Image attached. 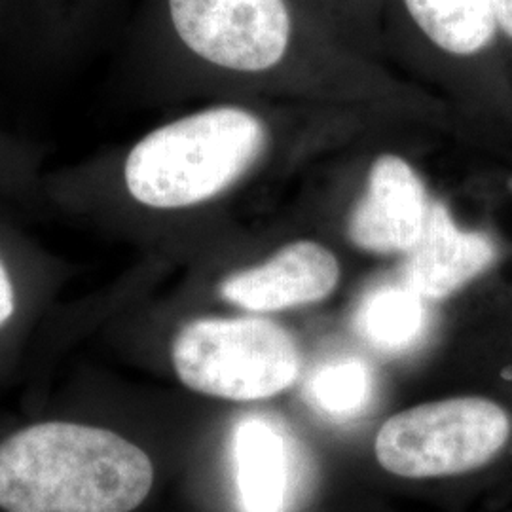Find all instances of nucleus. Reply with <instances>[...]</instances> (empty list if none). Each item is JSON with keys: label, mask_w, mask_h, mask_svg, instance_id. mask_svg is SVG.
Instances as JSON below:
<instances>
[{"label": "nucleus", "mask_w": 512, "mask_h": 512, "mask_svg": "<svg viewBox=\"0 0 512 512\" xmlns=\"http://www.w3.org/2000/svg\"><path fill=\"white\" fill-rule=\"evenodd\" d=\"M165 10L186 55L247 101L433 118L429 92L336 40L298 0H165Z\"/></svg>", "instance_id": "obj_1"}, {"label": "nucleus", "mask_w": 512, "mask_h": 512, "mask_svg": "<svg viewBox=\"0 0 512 512\" xmlns=\"http://www.w3.org/2000/svg\"><path fill=\"white\" fill-rule=\"evenodd\" d=\"M274 112L228 101L179 116L129 148L122 183L129 198L156 213L217 202L275 156Z\"/></svg>", "instance_id": "obj_2"}, {"label": "nucleus", "mask_w": 512, "mask_h": 512, "mask_svg": "<svg viewBox=\"0 0 512 512\" xmlns=\"http://www.w3.org/2000/svg\"><path fill=\"white\" fill-rule=\"evenodd\" d=\"M152 484L147 454L109 429L46 421L0 444L2 511L131 512Z\"/></svg>", "instance_id": "obj_3"}, {"label": "nucleus", "mask_w": 512, "mask_h": 512, "mask_svg": "<svg viewBox=\"0 0 512 512\" xmlns=\"http://www.w3.org/2000/svg\"><path fill=\"white\" fill-rule=\"evenodd\" d=\"M171 363L188 389L238 403L275 397L302 372L293 334L256 313L186 323L173 338Z\"/></svg>", "instance_id": "obj_4"}, {"label": "nucleus", "mask_w": 512, "mask_h": 512, "mask_svg": "<svg viewBox=\"0 0 512 512\" xmlns=\"http://www.w3.org/2000/svg\"><path fill=\"white\" fill-rule=\"evenodd\" d=\"M511 433V416L501 404L484 397H454L391 416L378 431L374 452L391 475H465L492 463Z\"/></svg>", "instance_id": "obj_5"}, {"label": "nucleus", "mask_w": 512, "mask_h": 512, "mask_svg": "<svg viewBox=\"0 0 512 512\" xmlns=\"http://www.w3.org/2000/svg\"><path fill=\"white\" fill-rule=\"evenodd\" d=\"M420 169L399 152L378 154L349 209V243L374 256H406L420 241L433 207Z\"/></svg>", "instance_id": "obj_6"}, {"label": "nucleus", "mask_w": 512, "mask_h": 512, "mask_svg": "<svg viewBox=\"0 0 512 512\" xmlns=\"http://www.w3.org/2000/svg\"><path fill=\"white\" fill-rule=\"evenodd\" d=\"M340 279L342 264L329 245L294 239L266 260L222 279L219 293L239 310L266 315L319 304L338 289Z\"/></svg>", "instance_id": "obj_7"}, {"label": "nucleus", "mask_w": 512, "mask_h": 512, "mask_svg": "<svg viewBox=\"0 0 512 512\" xmlns=\"http://www.w3.org/2000/svg\"><path fill=\"white\" fill-rule=\"evenodd\" d=\"M497 256L494 239L459 226L446 202L435 198L420 241L404 256L403 281L425 302H442L486 274Z\"/></svg>", "instance_id": "obj_8"}, {"label": "nucleus", "mask_w": 512, "mask_h": 512, "mask_svg": "<svg viewBox=\"0 0 512 512\" xmlns=\"http://www.w3.org/2000/svg\"><path fill=\"white\" fill-rule=\"evenodd\" d=\"M408 31V59L425 78L437 63H467L497 42L492 0H395Z\"/></svg>", "instance_id": "obj_9"}, {"label": "nucleus", "mask_w": 512, "mask_h": 512, "mask_svg": "<svg viewBox=\"0 0 512 512\" xmlns=\"http://www.w3.org/2000/svg\"><path fill=\"white\" fill-rule=\"evenodd\" d=\"M232 458L243 512H289L298 486V456L279 421L266 416L239 420Z\"/></svg>", "instance_id": "obj_10"}, {"label": "nucleus", "mask_w": 512, "mask_h": 512, "mask_svg": "<svg viewBox=\"0 0 512 512\" xmlns=\"http://www.w3.org/2000/svg\"><path fill=\"white\" fill-rule=\"evenodd\" d=\"M355 329L366 344L385 353L410 349L427 329V302L404 281L378 287L361 302Z\"/></svg>", "instance_id": "obj_11"}, {"label": "nucleus", "mask_w": 512, "mask_h": 512, "mask_svg": "<svg viewBox=\"0 0 512 512\" xmlns=\"http://www.w3.org/2000/svg\"><path fill=\"white\" fill-rule=\"evenodd\" d=\"M374 395L372 370L363 359L344 357L317 366L306 382V399L332 420L361 416Z\"/></svg>", "instance_id": "obj_12"}, {"label": "nucleus", "mask_w": 512, "mask_h": 512, "mask_svg": "<svg viewBox=\"0 0 512 512\" xmlns=\"http://www.w3.org/2000/svg\"><path fill=\"white\" fill-rule=\"evenodd\" d=\"M16 311V291L12 277L0 258V327H4Z\"/></svg>", "instance_id": "obj_13"}, {"label": "nucleus", "mask_w": 512, "mask_h": 512, "mask_svg": "<svg viewBox=\"0 0 512 512\" xmlns=\"http://www.w3.org/2000/svg\"><path fill=\"white\" fill-rule=\"evenodd\" d=\"M492 10L499 37L512 42V0H492Z\"/></svg>", "instance_id": "obj_14"}]
</instances>
